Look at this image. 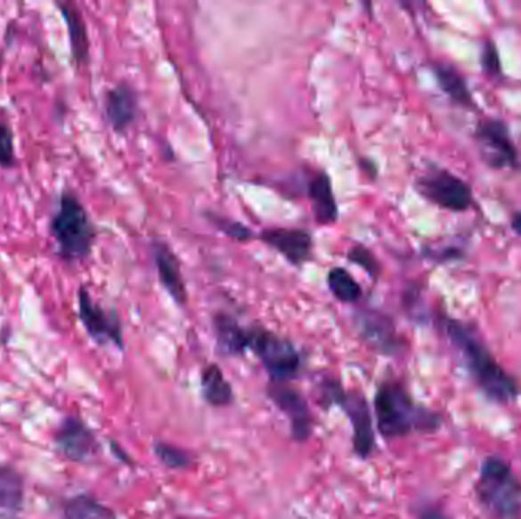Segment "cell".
I'll return each mask as SVG.
<instances>
[{"label":"cell","instance_id":"6da1fadb","mask_svg":"<svg viewBox=\"0 0 521 519\" xmlns=\"http://www.w3.org/2000/svg\"><path fill=\"white\" fill-rule=\"evenodd\" d=\"M49 235L55 242L57 256L66 264L83 263L95 246V224L74 191H63L57 209L49 221Z\"/></svg>","mask_w":521,"mask_h":519},{"label":"cell","instance_id":"7a4b0ae2","mask_svg":"<svg viewBox=\"0 0 521 519\" xmlns=\"http://www.w3.org/2000/svg\"><path fill=\"white\" fill-rule=\"evenodd\" d=\"M445 329L454 346L462 352L469 372L473 373L476 383L484 393L497 402H509L517 398L518 387L516 381L465 326L458 321L447 320Z\"/></svg>","mask_w":521,"mask_h":519},{"label":"cell","instance_id":"3957f363","mask_svg":"<svg viewBox=\"0 0 521 519\" xmlns=\"http://www.w3.org/2000/svg\"><path fill=\"white\" fill-rule=\"evenodd\" d=\"M374 409L377 428L386 439L403 437L413 431H432L437 426L436 416L418 407L398 383L379 385L375 393Z\"/></svg>","mask_w":521,"mask_h":519},{"label":"cell","instance_id":"277c9868","mask_svg":"<svg viewBox=\"0 0 521 519\" xmlns=\"http://www.w3.org/2000/svg\"><path fill=\"white\" fill-rule=\"evenodd\" d=\"M476 491L480 503L495 519L521 518V483L501 458L484 460Z\"/></svg>","mask_w":521,"mask_h":519},{"label":"cell","instance_id":"5b68a950","mask_svg":"<svg viewBox=\"0 0 521 519\" xmlns=\"http://www.w3.org/2000/svg\"><path fill=\"white\" fill-rule=\"evenodd\" d=\"M248 351L259 358L272 383H289L300 373L302 357L297 347L274 332L258 326L250 328Z\"/></svg>","mask_w":521,"mask_h":519},{"label":"cell","instance_id":"8992f818","mask_svg":"<svg viewBox=\"0 0 521 519\" xmlns=\"http://www.w3.org/2000/svg\"><path fill=\"white\" fill-rule=\"evenodd\" d=\"M416 188L422 197L443 209L463 212L473 203V194L468 184L445 169H433L416 182Z\"/></svg>","mask_w":521,"mask_h":519},{"label":"cell","instance_id":"52a82bcc","mask_svg":"<svg viewBox=\"0 0 521 519\" xmlns=\"http://www.w3.org/2000/svg\"><path fill=\"white\" fill-rule=\"evenodd\" d=\"M78 315L85 332L98 345L110 343L118 349L124 347L121 320L116 311L106 310L96 304L85 285H81L78 289Z\"/></svg>","mask_w":521,"mask_h":519},{"label":"cell","instance_id":"ba28073f","mask_svg":"<svg viewBox=\"0 0 521 519\" xmlns=\"http://www.w3.org/2000/svg\"><path fill=\"white\" fill-rule=\"evenodd\" d=\"M267 394L270 401L289 418L293 439L296 442L308 441L313 431V415L299 390L291 387L289 383L270 381Z\"/></svg>","mask_w":521,"mask_h":519},{"label":"cell","instance_id":"9c48e42d","mask_svg":"<svg viewBox=\"0 0 521 519\" xmlns=\"http://www.w3.org/2000/svg\"><path fill=\"white\" fill-rule=\"evenodd\" d=\"M353 426V446L355 456L368 458L375 450L374 422L368 401L358 392H343L338 401Z\"/></svg>","mask_w":521,"mask_h":519},{"label":"cell","instance_id":"30bf717a","mask_svg":"<svg viewBox=\"0 0 521 519\" xmlns=\"http://www.w3.org/2000/svg\"><path fill=\"white\" fill-rule=\"evenodd\" d=\"M259 239L285 257L293 267H302L310 263L314 255V239L310 231L296 227H273L265 229Z\"/></svg>","mask_w":521,"mask_h":519},{"label":"cell","instance_id":"8fae6325","mask_svg":"<svg viewBox=\"0 0 521 519\" xmlns=\"http://www.w3.org/2000/svg\"><path fill=\"white\" fill-rule=\"evenodd\" d=\"M360 337L369 346L385 355H395L401 349V341L395 325L387 315L375 310L360 311L355 314Z\"/></svg>","mask_w":521,"mask_h":519},{"label":"cell","instance_id":"7c38bea8","mask_svg":"<svg viewBox=\"0 0 521 519\" xmlns=\"http://www.w3.org/2000/svg\"><path fill=\"white\" fill-rule=\"evenodd\" d=\"M55 442L60 452L72 462H87L95 456L98 450L95 434L77 418L64 420L58 430Z\"/></svg>","mask_w":521,"mask_h":519},{"label":"cell","instance_id":"4fadbf2b","mask_svg":"<svg viewBox=\"0 0 521 519\" xmlns=\"http://www.w3.org/2000/svg\"><path fill=\"white\" fill-rule=\"evenodd\" d=\"M151 253L160 285L167 289L175 304L184 306L188 302V289L182 274L179 257L165 241H153Z\"/></svg>","mask_w":521,"mask_h":519},{"label":"cell","instance_id":"5bb4252c","mask_svg":"<svg viewBox=\"0 0 521 519\" xmlns=\"http://www.w3.org/2000/svg\"><path fill=\"white\" fill-rule=\"evenodd\" d=\"M139 98L136 90L126 83H119L109 90L104 98V116L118 134L126 133L136 122Z\"/></svg>","mask_w":521,"mask_h":519},{"label":"cell","instance_id":"9a60e30c","mask_svg":"<svg viewBox=\"0 0 521 519\" xmlns=\"http://www.w3.org/2000/svg\"><path fill=\"white\" fill-rule=\"evenodd\" d=\"M482 147L486 150L488 162L495 168L512 166L517 162V151L508 126L501 121H488L479 126L477 132Z\"/></svg>","mask_w":521,"mask_h":519},{"label":"cell","instance_id":"2e32d148","mask_svg":"<svg viewBox=\"0 0 521 519\" xmlns=\"http://www.w3.org/2000/svg\"><path fill=\"white\" fill-rule=\"evenodd\" d=\"M58 11L61 12L66 31H68L70 55L77 68L89 63L90 38L83 12L74 2H57Z\"/></svg>","mask_w":521,"mask_h":519},{"label":"cell","instance_id":"e0dca14e","mask_svg":"<svg viewBox=\"0 0 521 519\" xmlns=\"http://www.w3.org/2000/svg\"><path fill=\"white\" fill-rule=\"evenodd\" d=\"M306 189L317 224H334L338 220V206L332 189L331 177L325 171H317L311 175Z\"/></svg>","mask_w":521,"mask_h":519},{"label":"cell","instance_id":"ac0fdd59","mask_svg":"<svg viewBox=\"0 0 521 519\" xmlns=\"http://www.w3.org/2000/svg\"><path fill=\"white\" fill-rule=\"evenodd\" d=\"M214 336H216V349L224 357H240L248 351L250 340V328L238 323L237 319L226 312H218L212 319Z\"/></svg>","mask_w":521,"mask_h":519},{"label":"cell","instance_id":"d6986e66","mask_svg":"<svg viewBox=\"0 0 521 519\" xmlns=\"http://www.w3.org/2000/svg\"><path fill=\"white\" fill-rule=\"evenodd\" d=\"M201 396L216 409H224L233 402V388L220 366L209 364L201 372Z\"/></svg>","mask_w":521,"mask_h":519},{"label":"cell","instance_id":"ffe728a7","mask_svg":"<svg viewBox=\"0 0 521 519\" xmlns=\"http://www.w3.org/2000/svg\"><path fill=\"white\" fill-rule=\"evenodd\" d=\"M328 288L342 304H357L363 297V288L346 268L334 267L328 273Z\"/></svg>","mask_w":521,"mask_h":519},{"label":"cell","instance_id":"44dd1931","mask_svg":"<svg viewBox=\"0 0 521 519\" xmlns=\"http://www.w3.org/2000/svg\"><path fill=\"white\" fill-rule=\"evenodd\" d=\"M66 519H116L113 510L89 495H77L64 507Z\"/></svg>","mask_w":521,"mask_h":519},{"label":"cell","instance_id":"7402d4cb","mask_svg":"<svg viewBox=\"0 0 521 519\" xmlns=\"http://www.w3.org/2000/svg\"><path fill=\"white\" fill-rule=\"evenodd\" d=\"M23 480L12 467L0 466V507L19 510L23 504Z\"/></svg>","mask_w":521,"mask_h":519},{"label":"cell","instance_id":"603a6c76","mask_svg":"<svg viewBox=\"0 0 521 519\" xmlns=\"http://www.w3.org/2000/svg\"><path fill=\"white\" fill-rule=\"evenodd\" d=\"M435 74H436L437 83L441 85V89L459 104L471 105V96H469L467 85L463 81L462 77L456 72L453 68L450 66H444V64H437L435 68Z\"/></svg>","mask_w":521,"mask_h":519},{"label":"cell","instance_id":"cb8c5ba5","mask_svg":"<svg viewBox=\"0 0 521 519\" xmlns=\"http://www.w3.org/2000/svg\"><path fill=\"white\" fill-rule=\"evenodd\" d=\"M153 450L159 460L169 469H186L192 460L190 454L184 450L165 443V442H156Z\"/></svg>","mask_w":521,"mask_h":519},{"label":"cell","instance_id":"d4e9b609","mask_svg":"<svg viewBox=\"0 0 521 519\" xmlns=\"http://www.w3.org/2000/svg\"><path fill=\"white\" fill-rule=\"evenodd\" d=\"M208 218L218 231H223L233 241L248 242L255 238L252 229L244 226L240 221H233L226 216L216 215V214H208Z\"/></svg>","mask_w":521,"mask_h":519},{"label":"cell","instance_id":"484cf974","mask_svg":"<svg viewBox=\"0 0 521 519\" xmlns=\"http://www.w3.org/2000/svg\"><path fill=\"white\" fill-rule=\"evenodd\" d=\"M16 165L14 132L8 122L0 119V169H12Z\"/></svg>","mask_w":521,"mask_h":519},{"label":"cell","instance_id":"4316f807","mask_svg":"<svg viewBox=\"0 0 521 519\" xmlns=\"http://www.w3.org/2000/svg\"><path fill=\"white\" fill-rule=\"evenodd\" d=\"M346 257L349 263L354 264V265H358L360 268H363L364 272H366L370 278H379V272H381L379 263L377 261V257L374 256V253L370 252L366 247L362 246V244L354 246L353 248H349Z\"/></svg>","mask_w":521,"mask_h":519},{"label":"cell","instance_id":"83f0119b","mask_svg":"<svg viewBox=\"0 0 521 519\" xmlns=\"http://www.w3.org/2000/svg\"><path fill=\"white\" fill-rule=\"evenodd\" d=\"M484 68L486 72H490L491 75L501 74V60H499V53L495 51V47L493 45H488V47H484Z\"/></svg>","mask_w":521,"mask_h":519},{"label":"cell","instance_id":"f1b7e54d","mask_svg":"<svg viewBox=\"0 0 521 519\" xmlns=\"http://www.w3.org/2000/svg\"><path fill=\"white\" fill-rule=\"evenodd\" d=\"M419 519H445L443 514H439L437 510L428 509L422 512Z\"/></svg>","mask_w":521,"mask_h":519},{"label":"cell","instance_id":"f546056e","mask_svg":"<svg viewBox=\"0 0 521 519\" xmlns=\"http://www.w3.org/2000/svg\"><path fill=\"white\" fill-rule=\"evenodd\" d=\"M512 229L517 231V235L521 236V212L512 216Z\"/></svg>","mask_w":521,"mask_h":519},{"label":"cell","instance_id":"4dcf8cb0","mask_svg":"<svg viewBox=\"0 0 521 519\" xmlns=\"http://www.w3.org/2000/svg\"><path fill=\"white\" fill-rule=\"evenodd\" d=\"M4 68V53H0V70Z\"/></svg>","mask_w":521,"mask_h":519}]
</instances>
